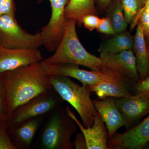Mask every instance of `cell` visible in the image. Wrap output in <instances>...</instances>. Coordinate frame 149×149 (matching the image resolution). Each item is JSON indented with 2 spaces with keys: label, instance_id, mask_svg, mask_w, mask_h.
I'll list each match as a JSON object with an SVG mask.
<instances>
[{
  "label": "cell",
  "instance_id": "obj_1",
  "mask_svg": "<svg viewBox=\"0 0 149 149\" xmlns=\"http://www.w3.org/2000/svg\"><path fill=\"white\" fill-rule=\"evenodd\" d=\"M0 75L6 89L8 118L18 107L54 89L42 61Z\"/></svg>",
  "mask_w": 149,
  "mask_h": 149
},
{
  "label": "cell",
  "instance_id": "obj_2",
  "mask_svg": "<svg viewBox=\"0 0 149 149\" xmlns=\"http://www.w3.org/2000/svg\"><path fill=\"white\" fill-rule=\"evenodd\" d=\"M76 24L74 19L68 20L63 36L54 53L42 61L47 64L70 63L83 65L93 71L118 78L100 57L91 54L85 49L77 36Z\"/></svg>",
  "mask_w": 149,
  "mask_h": 149
},
{
  "label": "cell",
  "instance_id": "obj_3",
  "mask_svg": "<svg viewBox=\"0 0 149 149\" xmlns=\"http://www.w3.org/2000/svg\"><path fill=\"white\" fill-rule=\"evenodd\" d=\"M49 75L54 89L63 100L68 102L75 109L81 118L83 126L85 128L91 127L97 111L87 86H80L67 76Z\"/></svg>",
  "mask_w": 149,
  "mask_h": 149
},
{
  "label": "cell",
  "instance_id": "obj_4",
  "mask_svg": "<svg viewBox=\"0 0 149 149\" xmlns=\"http://www.w3.org/2000/svg\"><path fill=\"white\" fill-rule=\"evenodd\" d=\"M41 135L42 148L45 149H71V138L77 125L65 108L59 106L50 112Z\"/></svg>",
  "mask_w": 149,
  "mask_h": 149
},
{
  "label": "cell",
  "instance_id": "obj_5",
  "mask_svg": "<svg viewBox=\"0 0 149 149\" xmlns=\"http://www.w3.org/2000/svg\"><path fill=\"white\" fill-rule=\"evenodd\" d=\"M44 44L41 32L29 34L22 28L15 17L0 16V46L9 49H39Z\"/></svg>",
  "mask_w": 149,
  "mask_h": 149
},
{
  "label": "cell",
  "instance_id": "obj_6",
  "mask_svg": "<svg viewBox=\"0 0 149 149\" xmlns=\"http://www.w3.org/2000/svg\"><path fill=\"white\" fill-rule=\"evenodd\" d=\"M63 100L54 89L40 94L18 107L7 120L8 126L50 113L61 106Z\"/></svg>",
  "mask_w": 149,
  "mask_h": 149
},
{
  "label": "cell",
  "instance_id": "obj_7",
  "mask_svg": "<svg viewBox=\"0 0 149 149\" xmlns=\"http://www.w3.org/2000/svg\"><path fill=\"white\" fill-rule=\"evenodd\" d=\"M44 0H39L38 3ZM50 2L52 15L49 23L42 28L41 34L44 46L50 52H54L58 47L68 20L65 17V10L69 0H48Z\"/></svg>",
  "mask_w": 149,
  "mask_h": 149
},
{
  "label": "cell",
  "instance_id": "obj_8",
  "mask_svg": "<svg viewBox=\"0 0 149 149\" xmlns=\"http://www.w3.org/2000/svg\"><path fill=\"white\" fill-rule=\"evenodd\" d=\"M100 57L120 80L134 83L141 80L133 50L118 53L101 52Z\"/></svg>",
  "mask_w": 149,
  "mask_h": 149
},
{
  "label": "cell",
  "instance_id": "obj_9",
  "mask_svg": "<svg viewBox=\"0 0 149 149\" xmlns=\"http://www.w3.org/2000/svg\"><path fill=\"white\" fill-rule=\"evenodd\" d=\"M42 63L48 74L72 77L79 80L84 86H94L101 83L121 80L101 72L80 69L77 65L70 63L47 64L42 61Z\"/></svg>",
  "mask_w": 149,
  "mask_h": 149
},
{
  "label": "cell",
  "instance_id": "obj_10",
  "mask_svg": "<svg viewBox=\"0 0 149 149\" xmlns=\"http://www.w3.org/2000/svg\"><path fill=\"white\" fill-rule=\"evenodd\" d=\"M149 143V115L142 122L108 141L109 149H142Z\"/></svg>",
  "mask_w": 149,
  "mask_h": 149
},
{
  "label": "cell",
  "instance_id": "obj_11",
  "mask_svg": "<svg viewBox=\"0 0 149 149\" xmlns=\"http://www.w3.org/2000/svg\"><path fill=\"white\" fill-rule=\"evenodd\" d=\"M42 60L39 49H9L0 46V73Z\"/></svg>",
  "mask_w": 149,
  "mask_h": 149
},
{
  "label": "cell",
  "instance_id": "obj_12",
  "mask_svg": "<svg viewBox=\"0 0 149 149\" xmlns=\"http://www.w3.org/2000/svg\"><path fill=\"white\" fill-rule=\"evenodd\" d=\"M116 102L127 128L136 120L149 113V97L133 95L116 98Z\"/></svg>",
  "mask_w": 149,
  "mask_h": 149
},
{
  "label": "cell",
  "instance_id": "obj_13",
  "mask_svg": "<svg viewBox=\"0 0 149 149\" xmlns=\"http://www.w3.org/2000/svg\"><path fill=\"white\" fill-rule=\"evenodd\" d=\"M65 109L85 136L88 149H109L107 145L108 131L98 112L93 125L91 127L85 128L69 107H66Z\"/></svg>",
  "mask_w": 149,
  "mask_h": 149
},
{
  "label": "cell",
  "instance_id": "obj_14",
  "mask_svg": "<svg viewBox=\"0 0 149 149\" xmlns=\"http://www.w3.org/2000/svg\"><path fill=\"white\" fill-rule=\"evenodd\" d=\"M93 101L102 120L106 125L108 138L110 139L119 128L124 125L122 115L116 105V98L108 97Z\"/></svg>",
  "mask_w": 149,
  "mask_h": 149
},
{
  "label": "cell",
  "instance_id": "obj_15",
  "mask_svg": "<svg viewBox=\"0 0 149 149\" xmlns=\"http://www.w3.org/2000/svg\"><path fill=\"white\" fill-rule=\"evenodd\" d=\"M41 116L8 126L9 135L16 149H28L30 148L40 126Z\"/></svg>",
  "mask_w": 149,
  "mask_h": 149
},
{
  "label": "cell",
  "instance_id": "obj_16",
  "mask_svg": "<svg viewBox=\"0 0 149 149\" xmlns=\"http://www.w3.org/2000/svg\"><path fill=\"white\" fill-rule=\"evenodd\" d=\"M133 51L136 58L137 70L141 80L149 75V58L142 25L139 22L137 24L136 34L134 36Z\"/></svg>",
  "mask_w": 149,
  "mask_h": 149
},
{
  "label": "cell",
  "instance_id": "obj_17",
  "mask_svg": "<svg viewBox=\"0 0 149 149\" xmlns=\"http://www.w3.org/2000/svg\"><path fill=\"white\" fill-rule=\"evenodd\" d=\"M128 83L121 80L100 83L92 86H87L91 92H94L99 99L108 97L119 99L130 97L133 94L128 90Z\"/></svg>",
  "mask_w": 149,
  "mask_h": 149
},
{
  "label": "cell",
  "instance_id": "obj_18",
  "mask_svg": "<svg viewBox=\"0 0 149 149\" xmlns=\"http://www.w3.org/2000/svg\"><path fill=\"white\" fill-rule=\"evenodd\" d=\"M88 15H97L95 0H69L65 10L67 20L74 19L78 26L82 25V19Z\"/></svg>",
  "mask_w": 149,
  "mask_h": 149
},
{
  "label": "cell",
  "instance_id": "obj_19",
  "mask_svg": "<svg viewBox=\"0 0 149 149\" xmlns=\"http://www.w3.org/2000/svg\"><path fill=\"white\" fill-rule=\"evenodd\" d=\"M134 43V36L125 31L115 35L114 37L101 44L99 52L118 53L132 49Z\"/></svg>",
  "mask_w": 149,
  "mask_h": 149
},
{
  "label": "cell",
  "instance_id": "obj_20",
  "mask_svg": "<svg viewBox=\"0 0 149 149\" xmlns=\"http://www.w3.org/2000/svg\"><path fill=\"white\" fill-rule=\"evenodd\" d=\"M109 17L113 27L115 35L125 31L128 24L124 18L123 10L120 0H115L109 6Z\"/></svg>",
  "mask_w": 149,
  "mask_h": 149
},
{
  "label": "cell",
  "instance_id": "obj_21",
  "mask_svg": "<svg viewBox=\"0 0 149 149\" xmlns=\"http://www.w3.org/2000/svg\"><path fill=\"white\" fill-rule=\"evenodd\" d=\"M124 18L128 24L131 23L146 5L147 0H120Z\"/></svg>",
  "mask_w": 149,
  "mask_h": 149
},
{
  "label": "cell",
  "instance_id": "obj_22",
  "mask_svg": "<svg viewBox=\"0 0 149 149\" xmlns=\"http://www.w3.org/2000/svg\"><path fill=\"white\" fill-rule=\"evenodd\" d=\"M139 22L142 25L145 38L148 40L149 39V2L146 4L136 18L131 22L130 29H134Z\"/></svg>",
  "mask_w": 149,
  "mask_h": 149
},
{
  "label": "cell",
  "instance_id": "obj_23",
  "mask_svg": "<svg viewBox=\"0 0 149 149\" xmlns=\"http://www.w3.org/2000/svg\"><path fill=\"white\" fill-rule=\"evenodd\" d=\"M7 121L0 120V149H16L9 135Z\"/></svg>",
  "mask_w": 149,
  "mask_h": 149
},
{
  "label": "cell",
  "instance_id": "obj_24",
  "mask_svg": "<svg viewBox=\"0 0 149 149\" xmlns=\"http://www.w3.org/2000/svg\"><path fill=\"white\" fill-rule=\"evenodd\" d=\"M8 118L6 94L4 85L0 75V120H6Z\"/></svg>",
  "mask_w": 149,
  "mask_h": 149
},
{
  "label": "cell",
  "instance_id": "obj_25",
  "mask_svg": "<svg viewBox=\"0 0 149 149\" xmlns=\"http://www.w3.org/2000/svg\"><path fill=\"white\" fill-rule=\"evenodd\" d=\"M133 91L134 95L149 97V75L134 83Z\"/></svg>",
  "mask_w": 149,
  "mask_h": 149
},
{
  "label": "cell",
  "instance_id": "obj_26",
  "mask_svg": "<svg viewBox=\"0 0 149 149\" xmlns=\"http://www.w3.org/2000/svg\"><path fill=\"white\" fill-rule=\"evenodd\" d=\"M16 11L14 0H0V16L8 15L15 17Z\"/></svg>",
  "mask_w": 149,
  "mask_h": 149
},
{
  "label": "cell",
  "instance_id": "obj_27",
  "mask_svg": "<svg viewBox=\"0 0 149 149\" xmlns=\"http://www.w3.org/2000/svg\"><path fill=\"white\" fill-rule=\"evenodd\" d=\"M101 19L97 15H85L82 19V24L84 25L85 28L92 31L97 29L100 23Z\"/></svg>",
  "mask_w": 149,
  "mask_h": 149
},
{
  "label": "cell",
  "instance_id": "obj_28",
  "mask_svg": "<svg viewBox=\"0 0 149 149\" xmlns=\"http://www.w3.org/2000/svg\"><path fill=\"white\" fill-rule=\"evenodd\" d=\"M97 29L101 33L114 35L115 32L113 27L110 19L108 17L101 19L100 23Z\"/></svg>",
  "mask_w": 149,
  "mask_h": 149
},
{
  "label": "cell",
  "instance_id": "obj_29",
  "mask_svg": "<svg viewBox=\"0 0 149 149\" xmlns=\"http://www.w3.org/2000/svg\"><path fill=\"white\" fill-rule=\"evenodd\" d=\"M72 144L76 149H88L85 136L81 131L77 133Z\"/></svg>",
  "mask_w": 149,
  "mask_h": 149
},
{
  "label": "cell",
  "instance_id": "obj_30",
  "mask_svg": "<svg viewBox=\"0 0 149 149\" xmlns=\"http://www.w3.org/2000/svg\"><path fill=\"white\" fill-rule=\"evenodd\" d=\"M112 0H97L99 5L102 8H107L111 3Z\"/></svg>",
  "mask_w": 149,
  "mask_h": 149
},
{
  "label": "cell",
  "instance_id": "obj_31",
  "mask_svg": "<svg viewBox=\"0 0 149 149\" xmlns=\"http://www.w3.org/2000/svg\"><path fill=\"white\" fill-rule=\"evenodd\" d=\"M144 148L149 149V143H148V144Z\"/></svg>",
  "mask_w": 149,
  "mask_h": 149
},
{
  "label": "cell",
  "instance_id": "obj_32",
  "mask_svg": "<svg viewBox=\"0 0 149 149\" xmlns=\"http://www.w3.org/2000/svg\"><path fill=\"white\" fill-rule=\"evenodd\" d=\"M147 49H148V54L149 58V46L148 47H147Z\"/></svg>",
  "mask_w": 149,
  "mask_h": 149
},
{
  "label": "cell",
  "instance_id": "obj_33",
  "mask_svg": "<svg viewBox=\"0 0 149 149\" xmlns=\"http://www.w3.org/2000/svg\"><path fill=\"white\" fill-rule=\"evenodd\" d=\"M147 44H148V45H149V39L148 40H147Z\"/></svg>",
  "mask_w": 149,
  "mask_h": 149
},
{
  "label": "cell",
  "instance_id": "obj_34",
  "mask_svg": "<svg viewBox=\"0 0 149 149\" xmlns=\"http://www.w3.org/2000/svg\"><path fill=\"white\" fill-rule=\"evenodd\" d=\"M149 0H148V1H147L146 3V4L148 3H149Z\"/></svg>",
  "mask_w": 149,
  "mask_h": 149
},
{
  "label": "cell",
  "instance_id": "obj_35",
  "mask_svg": "<svg viewBox=\"0 0 149 149\" xmlns=\"http://www.w3.org/2000/svg\"><path fill=\"white\" fill-rule=\"evenodd\" d=\"M147 1H148V0H147Z\"/></svg>",
  "mask_w": 149,
  "mask_h": 149
}]
</instances>
